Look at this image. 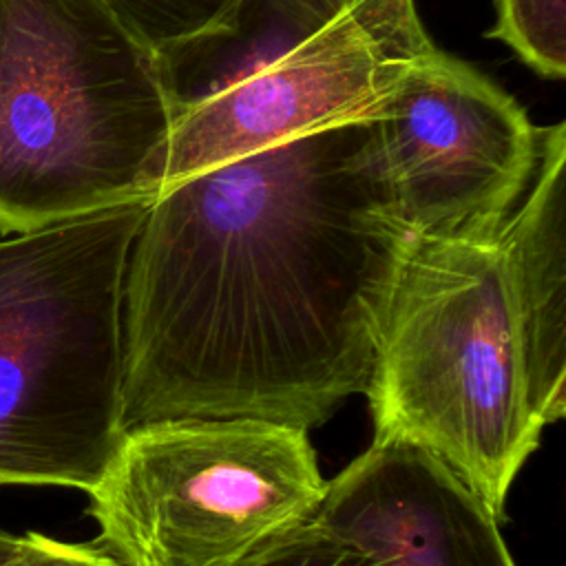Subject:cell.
Returning <instances> with one entry per match:
<instances>
[{"instance_id":"1","label":"cell","mask_w":566,"mask_h":566,"mask_svg":"<svg viewBox=\"0 0 566 566\" xmlns=\"http://www.w3.org/2000/svg\"><path fill=\"white\" fill-rule=\"evenodd\" d=\"M413 239L380 119L168 184L126 265L124 431L170 418L323 424L369 385Z\"/></svg>"},{"instance_id":"2","label":"cell","mask_w":566,"mask_h":566,"mask_svg":"<svg viewBox=\"0 0 566 566\" xmlns=\"http://www.w3.org/2000/svg\"><path fill=\"white\" fill-rule=\"evenodd\" d=\"M365 396L371 444L436 458L504 520L520 469L566 398L531 369L497 241L413 239Z\"/></svg>"},{"instance_id":"3","label":"cell","mask_w":566,"mask_h":566,"mask_svg":"<svg viewBox=\"0 0 566 566\" xmlns=\"http://www.w3.org/2000/svg\"><path fill=\"white\" fill-rule=\"evenodd\" d=\"M157 53L104 0H0V234L161 188Z\"/></svg>"},{"instance_id":"4","label":"cell","mask_w":566,"mask_h":566,"mask_svg":"<svg viewBox=\"0 0 566 566\" xmlns=\"http://www.w3.org/2000/svg\"><path fill=\"white\" fill-rule=\"evenodd\" d=\"M153 199L0 239V484L88 493L111 462L126 265Z\"/></svg>"},{"instance_id":"5","label":"cell","mask_w":566,"mask_h":566,"mask_svg":"<svg viewBox=\"0 0 566 566\" xmlns=\"http://www.w3.org/2000/svg\"><path fill=\"white\" fill-rule=\"evenodd\" d=\"M307 431L256 418H170L124 431L88 491L93 542L122 566H237L325 497Z\"/></svg>"},{"instance_id":"6","label":"cell","mask_w":566,"mask_h":566,"mask_svg":"<svg viewBox=\"0 0 566 566\" xmlns=\"http://www.w3.org/2000/svg\"><path fill=\"white\" fill-rule=\"evenodd\" d=\"M433 49L416 0H345L312 35L172 122L161 188L292 137L382 119Z\"/></svg>"},{"instance_id":"7","label":"cell","mask_w":566,"mask_h":566,"mask_svg":"<svg viewBox=\"0 0 566 566\" xmlns=\"http://www.w3.org/2000/svg\"><path fill=\"white\" fill-rule=\"evenodd\" d=\"M380 128L416 237L497 241L539 157L542 128L515 97L436 46L411 69Z\"/></svg>"},{"instance_id":"8","label":"cell","mask_w":566,"mask_h":566,"mask_svg":"<svg viewBox=\"0 0 566 566\" xmlns=\"http://www.w3.org/2000/svg\"><path fill=\"white\" fill-rule=\"evenodd\" d=\"M382 566H515L500 520L436 458L371 444L332 482L314 515Z\"/></svg>"},{"instance_id":"9","label":"cell","mask_w":566,"mask_h":566,"mask_svg":"<svg viewBox=\"0 0 566 566\" xmlns=\"http://www.w3.org/2000/svg\"><path fill=\"white\" fill-rule=\"evenodd\" d=\"M566 124L542 128L535 179L497 243L524 349L542 387L566 398Z\"/></svg>"},{"instance_id":"10","label":"cell","mask_w":566,"mask_h":566,"mask_svg":"<svg viewBox=\"0 0 566 566\" xmlns=\"http://www.w3.org/2000/svg\"><path fill=\"white\" fill-rule=\"evenodd\" d=\"M345 0H241L226 24L157 51L172 122L321 29Z\"/></svg>"},{"instance_id":"11","label":"cell","mask_w":566,"mask_h":566,"mask_svg":"<svg viewBox=\"0 0 566 566\" xmlns=\"http://www.w3.org/2000/svg\"><path fill=\"white\" fill-rule=\"evenodd\" d=\"M495 24L486 33L546 80L566 75V4L564 0H495Z\"/></svg>"},{"instance_id":"12","label":"cell","mask_w":566,"mask_h":566,"mask_svg":"<svg viewBox=\"0 0 566 566\" xmlns=\"http://www.w3.org/2000/svg\"><path fill=\"white\" fill-rule=\"evenodd\" d=\"M155 53L228 22L241 0H104Z\"/></svg>"},{"instance_id":"13","label":"cell","mask_w":566,"mask_h":566,"mask_svg":"<svg viewBox=\"0 0 566 566\" xmlns=\"http://www.w3.org/2000/svg\"><path fill=\"white\" fill-rule=\"evenodd\" d=\"M237 566H382L314 517L272 537Z\"/></svg>"},{"instance_id":"14","label":"cell","mask_w":566,"mask_h":566,"mask_svg":"<svg viewBox=\"0 0 566 566\" xmlns=\"http://www.w3.org/2000/svg\"><path fill=\"white\" fill-rule=\"evenodd\" d=\"M2 566H122L95 544H69L40 533L22 535L20 551Z\"/></svg>"},{"instance_id":"15","label":"cell","mask_w":566,"mask_h":566,"mask_svg":"<svg viewBox=\"0 0 566 566\" xmlns=\"http://www.w3.org/2000/svg\"><path fill=\"white\" fill-rule=\"evenodd\" d=\"M20 544H22V535H13L0 528V566L20 551Z\"/></svg>"}]
</instances>
